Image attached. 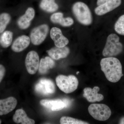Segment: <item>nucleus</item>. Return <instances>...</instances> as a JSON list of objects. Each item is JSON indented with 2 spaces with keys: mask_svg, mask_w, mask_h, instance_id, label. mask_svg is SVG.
<instances>
[{
  "mask_svg": "<svg viewBox=\"0 0 124 124\" xmlns=\"http://www.w3.org/2000/svg\"><path fill=\"white\" fill-rule=\"evenodd\" d=\"M100 66L107 79L110 82H118L123 76L122 65L116 58L108 57L102 59Z\"/></svg>",
  "mask_w": 124,
  "mask_h": 124,
  "instance_id": "obj_1",
  "label": "nucleus"
},
{
  "mask_svg": "<svg viewBox=\"0 0 124 124\" xmlns=\"http://www.w3.org/2000/svg\"><path fill=\"white\" fill-rule=\"evenodd\" d=\"M123 50V45L120 42L119 37L115 33H111L107 38L102 54L107 57H113L121 53Z\"/></svg>",
  "mask_w": 124,
  "mask_h": 124,
  "instance_id": "obj_2",
  "label": "nucleus"
},
{
  "mask_svg": "<svg viewBox=\"0 0 124 124\" xmlns=\"http://www.w3.org/2000/svg\"><path fill=\"white\" fill-rule=\"evenodd\" d=\"M72 11L78 22L83 25H90L93 21L92 14L88 6L82 2H77L73 4Z\"/></svg>",
  "mask_w": 124,
  "mask_h": 124,
  "instance_id": "obj_3",
  "label": "nucleus"
},
{
  "mask_svg": "<svg viewBox=\"0 0 124 124\" xmlns=\"http://www.w3.org/2000/svg\"><path fill=\"white\" fill-rule=\"evenodd\" d=\"M56 84L60 90L66 93H69L75 91L79 84L78 79L72 75L68 76L60 75L55 79Z\"/></svg>",
  "mask_w": 124,
  "mask_h": 124,
  "instance_id": "obj_4",
  "label": "nucleus"
},
{
  "mask_svg": "<svg viewBox=\"0 0 124 124\" xmlns=\"http://www.w3.org/2000/svg\"><path fill=\"white\" fill-rule=\"evenodd\" d=\"M88 110L93 118L100 121H105L108 120L111 115L110 108L105 104H90Z\"/></svg>",
  "mask_w": 124,
  "mask_h": 124,
  "instance_id": "obj_5",
  "label": "nucleus"
},
{
  "mask_svg": "<svg viewBox=\"0 0 124 124\" xmlns=\"http://www.w3.org/2000/svg\"><path fill=\"white\" fill-rule=\"evenodd\" d=\"M49 27L47 24H43L32 29L30 34V39L32 44L39 45L45 39L48 33Z\"/></svg>",
  "mask_w": 124,
  "mask_h": 124,
  "instance_id": "obj_6",
  "label": "nucleus"
},
{
  "mask_svg": "<svg viewBox=\"0 0 124 124\" xmlns=\"http://www.w3.org/2000/svg\"><path fill=\"white\" fill-rule=\"evenodd\" d=\"M39 58L36 51H31L27 54L25 59V66L28 72L31 75L36 73L39 65Z\"/></svg>",
  "mask_w": 124,
  "mask_h": 124,
  "instance_id": "obj_7",
  "label": "nucleus"
},
{
  "mask_svg": "<svg viewBox=\"0 0 124 124\" xmlns=\"http://www.w3.org/2000/svg\"><path fill=\"white\" fill-rule=\"evenodd\" d=\"M35 90L37 93L40 94L48 95L55 92V85L51 80L42 78L36 85Z\"/></svg>",
  "mask_w": 124,
  "mask_h": 124,
  "instance_id": "obj_8",
  "label": "nucleus"
},
{
  "mask_svg": "<svg viewBox=\"0 0 124 124\" xmlns=\"http://www.w3.org/2000/svg\"><path fill=\"white\" fill-rule=\"evenodd\" d=\"M121 4V0H109L95 8L94 11L97 15H103L116 8Z\"/></svg>",
  "mask_w": 124,
  "mask_h": 124,
  "instance_id": "obj_9",
  "label": "nucleus"
},
{
  "mask_svg": "<svg viewBox=\"0 0 124 124\" xmlns=\"http://www.w3.org/2000/svg\"><path fill=\"white\" fill-rule=\"evenodd\" d=\"M51 38L54 42L55 46L63 47L69 43V40L63 35L62 31L57 27L51 28L50 31Z\"/></svg>",
  "mask_w": 124,
  "mask_h": 124,
  "instance_id": "obj_10",
  "label": "nucleus"
},
{
  "mask_svg": "<svg viewBox=\"0 0 124 124\" xmlns=\"http://www.w3.org/2000/svg\"><path fill=\"white\" fill-rule=\"evenodd\" d=\"M17 101L15 98L9 97L0 100V116L7 115L15 108Z\"/></svg>",
  "mask_w": 124,
  "mask_h": 124,
  "instance_id": "obj_11",
  "label": "nucleus"
},
{
  "mask_svg": "<svg viewBox=\"0 0 124 124\" xmlns=\"http://www.w3.org/2000/svg\"><path fill=\"white\" fill-rule=\"evenodd\" d=\"M100 88L95 86L93 89L87 87L84 90L83 97L86 99L88 101L90 102H99L104 99V96L101 94H99Z\"/></svg>",
  "mask_w": 124,
  "mask_h": 124,
  "instance_id": "obj_12",
  "label": "nucleus"
},
{
  "mask_svg": "<svg viewBox=\"0 0 124 124\" xmlns=\"http://www.w3.org/2000/svg\"><path fill=\"white\" fill-rule=\"evenodd\" d=\"M35 15V11L31 7H29L25 13L21 16L17 21V24L19 28L25 29L28 28L31 25V22Z\"/></svg>",
  "mask_w": 124,
  "mask_h": 124,
  "instance_id": "obj_13",
  "label": "nucleus"
},
{
  "mask_svg": "<svg viewBox=\"0 0 124 124\" xmlns=\"http://www.w3.org/2000/svg\"><path fill=\"white\" fill-rule=\"evenodd\" d=\"M40 104L53 111H60L65 108L64 102L61 99H43L40 101Z\"/></svg>",
  "mask_w": 124,
  "mask_h": 124,
  "instance_id": "obj_14",
  "label": "nucleus"
},
{
  "mask_svg": "<svg viewBox=\"0 0 124 124\" xmlns=\"http://www.w3.org/2000/svg\"><path fill=\"white\" fill-rule=\"evenodd\" d=\"M30 41V38L28 36H20L14 41L11 46V49L13 51L16 53L21 52L28 47Z\"/></svg>",
  "mask_w": 124,
  "mask_h": 124,
  "instance_id": "obj_15",
  "label": "nucleus"
},
{
  "mask_svg": "<svg viewBox=\"0 0 124 124\" xmlns=\"http://www.w3.org/2000/svg\"><path fill=\"white\" fill-rule=\"evenodd\" d=\"M50 57L54 60H59L67 57L70 53V49L67 46L63 47H55L46 51Z\"/></svg>",
  "mask_w": 124,
  "mask_h": 124,
  "instance_id": "obj_16",
  "label": "nucleus"
},
{
  "mask_svg": "<svg viewBox=\"0 0 124 124\" xmlns=\"http://www.w3.org/2000/svg\"><path fill=\"white\" fill-rule=\"evenodd\" d=\"M14 122L17 124H34V120L29 118L26 112L22 109H17L13 116Z\"/></svg>",
  "mask_w": 124,
  "mask_h": 124,
  "instance_id": "obj_17",
  "label": "nucleus"
},
{
  "mask_svg": "<svg viewBox=\"0 0 124 124\" xmlns=\"http://www.w3.org/2000/svg\"><path fill=\"white\" fill-rule=\"evenodd\" d=\"M52 22L58 23L63 27H69L74 23L73 19L70 17H63V14L62 13H56L52 15L50 17Z\"/></svg>",
  "mask_w": 124,
  "mask_h": 124,
  "instance_id": "obj_18",
  "label": "nucleus"
},
{
  "mask_svg": "<svg viewBox=\"0 0 124 124\" xmlns=\"http://www.w3.org/2000/svg\"><path fill=\"white\" fill-rule=\"evenodd\" d=\"M55 65V62L52 58L46 57L41 59L38 68L39 72L41 74H45L49 69L53 68Z\"/></svg>",
  "mask_w": 124,
  "mask_h": 124,
  "instance_id": "obj_19",
  "label": "nucleus"
},
{
  "mask_svg": "<svg viewBox=\"0 0 124 124\" xmlns=\"http://www.w3.org/2000/svg\"><path fill=\"white\" fill-rule=\"evenodd\" d=\"M40 7L44 11L50 13L55 12L59 8L55 0H41Z\"/></svg>",
  "mask_w": 124,
  "mask_h": 124,
  "instance_id": "obj_20",
  "label": "nucleus"
},
{
  "mask_svg": "<svg viewBox=\"0 0 124 124\" xmlns=\"http://www.w3.org/2000/svg\"><path fill=\"white\" fill-rule=\"evenodd\" d=\"M13 32L10 31L4 32L0 37V45L4 48H7L12 44Z\"/></svg>",
  "mask_w": 124,
  "mask_h": 124,
  "instance_id": "obj_21",
  "label": "nucleus"
},
{
  "mask_svg": "<svg viewBox=\"0 0 124 124\" xmlns=\"http://www.w3.org/2000/svg\"><path fill=\"white\" fill-rule=\"evenodd\" d=\"M10 20L11 17L9 14L3 13L0 15V33L5 31Z\"/></svg>",
  "mask_w": 124,
  "mask_h": 124,
  "instance_id": "obj_22",
  "label": "nucleus"
},
{
  "mask_svg": "<svg viewBox=\"0 0 124 124\" xmlns=\"http://www.w3.org/2000/svg\"><path fill=\"white\" fill-rule=\"evenodd\" d=\"M62 124H88V122L68 116H62L60 120Z\"/></svg>",
  "mask_w": 124,
  "mask_h": 124,
  "instance_id": "obj_23",
  "label": "nucleus"
},
{
  "mask_svg": "<svg viewBox=\"0 0 124 124\" xmlns=\"http://www.w3.org/2000/svg\"><path fill=\"white\" fill-rule=\"evenodd\" d=\"M115 30L118 34L124 36V14L121 16L116 22Z\"/></svg>",
  "mask_w": 124,
  "mask_h": 124,
  "instance_id": "obj_24",
  "label": "nucleus"
},
{
  "mask_svg": "<svg viewBox=\"0 0 124 124\" xmlns=\"http://www.w3.org/2000/svg\"><path fill=\"white\" fill-rule=\"evenodd\" d=\"M5 72L6 69L5 67L2 64H0V83L3 79Z\"/></svg>",
  "mask_w": 124,
  "mask_h": 124,
  "instance_id": "obj_25",
  "label": "nucleus"
},
{
  "mask_svg": "<svg viewBox=\"0 0 124 124\" xmlns=\"http://www.w3.org/2000/svg\"><path fill=\"white\" fill-rule=\"evenodd\" d=\"M108 0H97V5L98 6H99L104 4L105 2H107Z\"/></svg>",
  "mask_w": 124,
  "mask_h": 124,
  "instance_id": "obj_26",
  "label": "nucleus"
},
{
  "mask_svg": "<svg viewBox=\"0 0 124 124\" xmlns=\"http://www.w3.org/2000/svg\"><path fill=\"white\" fill-rule=\"evenodd\" d=\"M62 100L65 104V108H67L69 106V104H70V102L68 99H63Z\"/></svg>",
  "mask_w": 124,
  "mask_h": 124,
  "instance_id": "obj_27",
  "label": "nucleus"
},
{
  "mask_svg": "<svg viewBox=\"0 0 124 124\" xmlns=\"http://www.w3.org/2000/svg\"><path fill=\"white\" fill-rule=\"evenodd\" d=\"M119 124H124V116L121 118L119 121Z\"/></svg>",
  "mask_w": 124,
  "mask_h": 124,
  "instance_id": "obj_28",
  "label": "nucleus"
},
{
  "mask_svg": "<svg viewBox=\"0 0 124 124\" xmlns=\"http://www.w3.org/2000/svg\"><path fill=\"white\" fill-rule=\"evenodd\" d=\"M79 71L77 72V75H78V74H79Z\"/></svg>",
  "mask_w": 124,
  "mask_h": 124,
  "instance_id": "obj_29",
  "label": "nucleus"
},
{
  "mask_svg": "<svg viewBox=\"0 0 124 124\" xmlns=\"http://www.w3.org/2000/svg\"><path fill=\"white\" fill-rule=\"evenodd\" d=\"M1 120L0 119V124H1Z\"/></svg>",
  "mask_w": 124,
  "mask_h": 124,
  "instance_id": "obj_30",
  "label": "nucleus"
}]
</instances>
